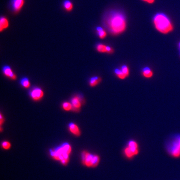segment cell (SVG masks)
<instances>
[{
    "label": "cell",
    "mask_w": 180,
    "mask_h": 180,
    "mask_svg": "<svg viewBox=\"0 0 180 180\" xmlns=\"http://www.w3.org/2000/svg\"><path fill=\"white\" fill-rule=\"evenodd\" d=\"M105 23L108 29L114 35L123 33L126 28L125 16L118 11H112L109 13L105 19Z\"/></svg>",
    "instance_id": "cell-1"
},
{
    "label": "cell",
    "mask_w": 180,
    "mask_h": 180,
    "mask_svg": "<svg viewBox=\"0 0 180 180\" xmlns=\"http://www.w3.org/2000/svg\"><path fill=\"white\" fill-rule=\"evenodd\" d=\"M153 21L156 29L161 33L168 34L173 29L170 19L163 13L156 14L153 18Z\"/></svg>",
    "instance_id": "cell-2"
},
{
    "label": "cell",
    "mask_w": 180,
    "mask_h": 180,
    "mask_svg": "<svg viewBox=\"0 0 180 180\" xmlns=\"http://www.w3.org/2000/svg\"><path fill=\"white\" fill-rule=\"evenodd\" d=\"M168 152L175 158L180 156V135L177 136L170 143L168 147Z\"/></svg>",
    "instance_id": "cell-3"
},
{
    "label": "cell",
    "mask_w": 180,
    "mask_h": 180,
    "mask_svg": "<svg viewBox=\"0 0 180 180\" xmlns=\"http://www.w3.org/2000/svg\"><path fill=\"white\" fill-rule=\"evenodd\" d=\"M125 154L128 158H131L139 153L138 145L135 141H130L128 145L125 149Z\"/></svg>",
    "instance_id": "cell-4"
},
{
    "label": "cell",
    "mask_w": 180,
    "mask_h": 180,
    "mask_svg": "<svg viewBox=\"0 0 180 180\" xmlns=\"http://www.w3.org/2000/svg\"><path fill=\"white\" fill-rule=\"evenodd\" d=\"M82 157L83 163L84 165L89 167H93L94 155L91 154L86 151H84L82 154Z\"/></svg>",
    "instance_id": "cell-5"
},
{
    "label": "cell",
    "mask_w": 180,
    "mask_h": 180,
    "mask_svg": "<svg viewBox=\"0 0 180 180\" xmlns=\"http://www.w3.org/2000/svg\"><path fill=\"white\" fill-rule=\"evenodd\" d=\"M31 96L35 101H38L41 99L44 96V92L40 88H35L31 91Z\"/></svg>",
    "instance_id": "cell-6"
},
{
    "label": "cell",
    "mask_w": 180,
    "mask_h": 180,
    "mask_svg": "<svg viewBox=\"0 0 180 180\" xmlns=\"http://www.w3.org/2000/svg\"><path fill=\"white\" fill-rule=\"evenodd\" d=\"M24 0H12L13 9L15 12H19L24 5Z\"/></svg>",
    "instance_id": "cell-7"
},
{
    "label": "cell",
    "mask_w": 180,
    "mask_h": 180,
    "mask_svg": "<svg viewBox=\"0 0 180 180\" xmlns=\"http://www.w3.org/2000/svg\"><path fill=\"white\" fill-rule=\"evenodd\" d=\"M69 130L72 133V134H74V135L76 136H79L81 135V132L78 127L76 124L71 123L69 125Z\"/></svg>",
    "instance_id": "cell-8"
},
{
    "label": "cell",
    "mask_w": 180,
    "mask_h": 180,
    "mask_svg": "<svg viewBox=\"0 0 180 180\" xmlns=\"http://www.w3.org/2000/svg\"><path fill=\"white\" fill-rule=\"evenodd\" d=\"M3 72L6 76L9 77L10 78L13 80H15L17 78L16 76L13 73V72L9 66H5L4 67Z\"/></svg>",
    "instance_id": "cell-9"
},
{
    "label": "cell",
    "mask_w": 180,
    "mask_h": 180,
    "mask_svg": "<svg viewBox=\"0 0 180 180\" xmlns=\"http://www.w3.org/2000/svg\"><path fill=\"white\" fill-rule=\"evenodd\" d=\"M9 26L8 21L5 17H1L0 20V31H3Z\"/></svg>",
    "instance_id": "cell-10"
},
{
    "label": "cell",
    "mask_w": 180,
    "mask_h": 180,
    "mask_svg": "<svg viewBox=\"0 0 180 180\" xmlns=\"http://www.w3.org/2000/svg\"><path fill=\"white\" fill-rule=\"evenodd\" d=\"M143 75L147 78H150L153 75V71L149 67L144 68L142 71Z\"/></svg>",
    "instance_id": "cell-11"
},
{
    "label": "cell",
    "mask_w": 180,
    "mask_h": 180,
    "mask_svg": "<svg viewBox=\"0 0 180 180\" xmlns=\"http://www.w3.org/2000/svg\"><path fill=\"white\" fill-rule=\"evenodd\" d=\"M80 98L76 96L72 99V106L76 109H79L81 107V102Z\"/></svg>",
    "instance_id": "cell-12"
},
{
    "label": "cell",
    "mask_w": 180,
    "mask_h": 180,
    "mask_svg": "<svg viewBox=\"0 0 180 180\" xmlns=\"http://www.w3.org/2000/svg\"><path fill=\"white\" fill-rule=\"evenodd\" d=\"M101 81V79L99 77H94L91 78L90 81V85L91 87H95L97 86Z\"/></svg>",
    "instance_id": "cell-13"
},
{
    "label": "cell",
    "mask_w": 180,
    "mask_h": 180,
    "mask_svg": "<svg viewBox=\"0 0 180 180\" xmlns=\"http://www.w3.org/2000/svg\"><path fill=\"white\" fill-rule=\"evenodd\" d=\"M97 31L98 32V35L101 39L105 38L107 36V34L104 30L101 27L97 28Z\"/></svg>",
    "instance_id": "cell-14"
},
{
    "label": "cell",
    "mask_w": 180,
    "mask_h": 180,
    "mask_svg": "<svg viewBox=\"0 0 180 180\" xmlns=\"http://www.w3.org/2000/svg\"><path fill=\"white\" fill-rule=\"evenodd\" d=\"M64 7L68 11H70L73 9V4L69 0H66L64 2Z\"/></svg>",
    "instance_id": "cell-15"
},
{
    "label": "cell",
    "mask_w": 180,
    "mask_h": 180,
    "mask_svg": "<svg viewBox=\"0 0 180 180\" xmlns=\"http://www.w3.org/2000/svg\"><path fill=\"white\" fill-rule=\"evenodd\" d=\"M115 73L116 75L117 76V77L121 79H125L127 76L124 74L123 72H122L121 70L119 69H115Z\"/></svg>",
    "instance_id": "cell-16"
},
{
    "label": "cell",
    "mask_w": 180,
    "mask_h": 180,
    "mask_svg": "<svg viewBox=\"0 0 180 180\" xmlns=\"http://www.w3.org/2000/svg\"><path fill=\"white\" fill-rule=\"evenodd\" d=\"M97 50L98 52L101 53H106L107 52V46L103 44H98L97 46Z\"/></svg>",
    "instance_id": "cell-17"
},
{
    "label": "cell",
    "mask_w": 180,
    "mask_h": 180,
    "mask_svg": "<svg viewBox=\"0 0 180 180\" xmlns=\"http://www.w3.org/2000/svg\"><path fill=\"white\" fill-rule=\"evenodd\" d=\"M61 147L62 148L64 151H65L66 153L68 154H70V153L71 152V147L69 144L65 143V144H63L61 146Z\"/></svg>",
    "instance_id": "cell-18"
},
{
    "label": "cell",
    "mask_w": 180,
    "mask_h": 180,
    "mask_svg": "<svg viewBox=\"0 0 180 180\" xmlns=\"http://www.w3.org/2000/svg\"><path fill=\"white\" fill-rule=\"evenodd\" d=\"M21 85L24 87L26 88H28L30 86V83L28 79L26 78H23V79L21 80Z\"/></svg>",
    "instance_id": "cell-19"
},
{
    "label": "cell",
    "mask_w": 180,
    "mask_h": 180,
    "mask_svg": "<svg viewBox=\"0 0 180 180\" xmlns=\"http://www.w3.org/2000/svg\"><path fill=\"white\" fill-rule=\"evenodd\" d=\"M63 108L65 111H69L72 110L73 106H72V104L71 103L66 102H64L63 104Z\"/></svg>",
    "instance_id": "cell-20"
},
{
    "label": "cell",
    "mask_w": 180,
    "mask_h": 180,
    "mask_svg": "<svg viewBox=\"0 0 180 180\" xmlns=\"http://www.w3.org/2000/svg\"><path fill=\"white\" fill-rule=\"evenodd\" d=\"M2 146L4 149L8 150L10 148L11 145L10 143L8 141H4L2 142Z\"/></svg>",
    "instance_id": "cell-21"
},
{
    "label": "cell",
    "mask_w": 180,
    "mask_h": 180,
    "mask_svg": "<svg viewBox=\"0 0 180 180\" xmlns=\"http://www.w3.org/2000/svg\"><path fill=\"white\" fill-rule=\"evenodd\" d=\"M121 70L127 77L129 75V69L127 66L124 65L121 68Z\"/></svg>",
    "instance_id": "cell-22"
},
{
    "label": "cell",
    "mask_w": 180,
    "mask_h": 180,
    "mask_svg": "<svg viewBox=\"0 0 180 180\" xmlns=\"http://www.w3.org/2000/svg\"><path fill=\"white\" fill-rule=\"evenodd\" d=\"M100 158L99 156L97 155H94V162H93V167H95L98 165V164L99 163Z\"/></svg>",
    "instance_id": "cell-23"
},
{
    "label": "cell",
    "mask_w": 180,
    "mask_h": 180,
    "mask_svg": "<svg viewBox=\"0 0 180 180\" xmlns=\"http://www.w3.org/2000/svg\"><path fill=\"white\" fill-rule=\"evenodd\" d=\"M0 117H1V125H2V124H3V123L4 121L3 118V116H2L1 114V116H0Z\"/></svg>",
    "instance_id": "cell-24"
},
{
    "label": "cell",
    "mask_w": 180,
    "mask_h": 180,
    "mask_svg": "<svg viewBox=\"0 0 180 180\" xmlns=\"http://www.w3.org/2000/svg\"><path fill=\"white\" fill-rule=\"evenodd\" d=\"M155 0H147L146 2H148V3L152 4L154 2Z\"/></svg>",
    "instance_id": "cell-25"
},
{
    "label": "cell",
    "mask_w": 180,
    "mask_h": 180,
    "mask_svg": "<svg viewBox=\"0 0 180 180\" xmlns=\"http://www.w3.org/2000/svg\"><path fill=\"white\" fill-rule=\"evenodd\" d=\"M143 1H147V0H143Z\"/></svg>",
    "instance_id": "cell-26"
},
{
    "label": "cell",
    "mask_w": 180,
    "mask_h": 180,
    "mask_svg": "<svg viewBox=\"0 0 180 180\" xmlns=\"http://www.w3.org/2000/svg\"><path fill=\"white\" fill-rule=\"evenodd\" d=\"M179 47H180V43H179Z\"/></svg>",
    "instance_id": "cell-27"
}]
</instances>
